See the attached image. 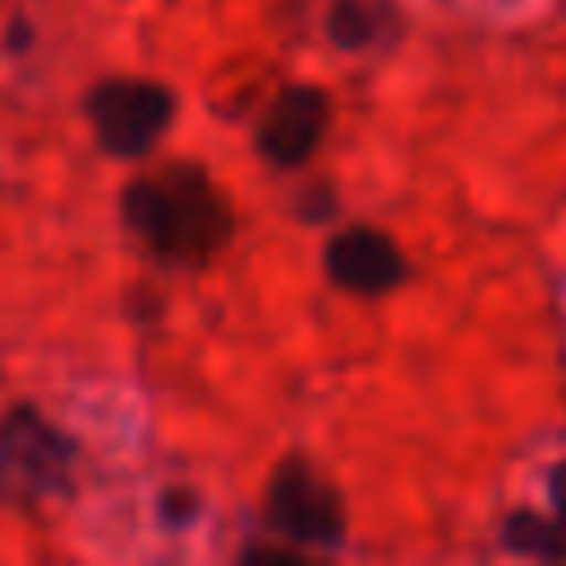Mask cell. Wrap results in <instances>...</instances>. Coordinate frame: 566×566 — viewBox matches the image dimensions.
Instances as JSON below:
<instances>
[{
  "instance_id": "cell-1",
  "label": "cell",
  "mask_w": 566,
  "mask_h": 566,
  "mask_svg": "<svg viewBox=\"0 0 566 566\" xmlns=\"http://www.w3.org/2000/svg\"><path fill=\"white\" fill-rule=\"evenodd\" d=\"M119 212L128 230L168 265H203L234 230V212L199 164H168L124 186Z\"/></svg>"
},
{
  "instance_id": "cell-2",
  "label": "cell",
  "mask_w": 566,
  "mask_h": 566,
  "mask_svg": "<svg viewBox=\"0 0 566 566\" xmlns=\"http://www.w3.org/2000/svg\"><path fill=\"white\" fill-rule=\"evenodd\" d=\"M75 442L31 402H18L0 416V504L40 509L71 491Z\"/></svg>"
},
{
  "instance_id": "cell-3",
  "label": "cell",
  "mask_w": 566,
  "mask_h": 566,
  "mask_svg": "<svg viewBox=\"0 0 566 566\" xmlns=\"http://www.w3.org/2000/svg\"><path fill=\"white\" fill-rule=\"evenodd\" d=\"M93 137L106 155L115 159H137L146 155L164 128L172 124L177 97L159 84V80H137V75H115L88 88L84 97Z\"/></svg>"
},
{
  "instance_id": "cell-4",
  "label": "cell",
  "mask_w": 566,
  "mask_h": 566,
  "mask_svg": "<svg viewBox=\"0 0 566 566\" xmlns=\"http://www.w3.org/2000/svg\"><path fill=\"white\" fill-rule=\"evenodd\" d=\"M265 526L287 544L336 548L345 539V509L310 464L283 460L265 486Z\"/></svg>"
},
{
  "instance_id": "cell-5",
  "label": "cell",
  "mask_w": 566,
  "mask_h": 566,
  "mask_svg": "<svg viewBox=\"0 0 566 566\" xmlns=\"http://www.w3.org/2000/svg\"><path fill=\"white\" fill-rule=\"evenodd\" d=\"M327 115L332 111H327V93L323 88L292 84L265 106V115L256 124V150L279 168L305 164L318 150L323 133H327Z\"/></svg>"
},
{
  "instance_id": "cell-6",
  "label": "cell",
  "mask_w": 566,
  "mask_h": 566,
  "mask_svg": "<svg viewBox=\"0 0 566 566\" xmlns=\"http://www.w3.org/2000/svg\"><path fill=\"white\" fill-rule=\"evenodd\" d=\"M402 270H407V261H402L398 243L380 230L354 226L327 243V274L336 287H345L354 296H380V292L398 287Z\"/></svg>"
},
{
  "instance_id": "cell-7",
  "label": "cell",
  "mask_w": 566,
  "mask_h": 566,
  "mask_svg": "<svg viewBox=\"0 0 566 566\" xmlns=\"http://www.w3.org/2000/svg\"><path fill=\"white\" fill-rule=\"evenodd\" d=\"M504 544L531 557H566V517H539L531 509L509 513Z\"/></svg>"
},
{
  "instance_id": "cell-8",
  "label": "cell",
  "mask_w": 566,
  "mask_h": 566,
  "mask_svg": "<svg viewBox=\"0 0 566 566\" xmlns=\"http://www.w3.org/2000/svg\"><path fill=\"white\" fill-rule=\"evenodd\" d=\"M332 35H336V44H363V40H371V22L354 0H345L332 13Z\"/></svg>"
},
{
  "instance_id": "cell-9",
  "label": "cell",
  "mask_w": 566,
  "mask_h": 566,
  "mask_svg": "<svg viewBox=\"0 0 566 566\" xmlns=\"http://www.w3.org/2000/svg\"><path fill=\"white\" fill-rule=\"evenodd\" d=\"M243 562H283V566H296L301 553L296 548H248Z\"/></svg>"
},
{
  "instance_id": "cell-10",
  "label": "cell",
  "mask_w": 566,
  "mask_h": 566,
  "mask_svg": "<svg viewBox=\"0 0 566 566\" xmlns=\"http://www.w3.org/2000/svg\"><path fill=\"white\" fill-rule=\"evenodd\" d=\"M548 491H553V509H557V517H566V464H557V469H553Z\"/></svg>"
}]
</instances>
